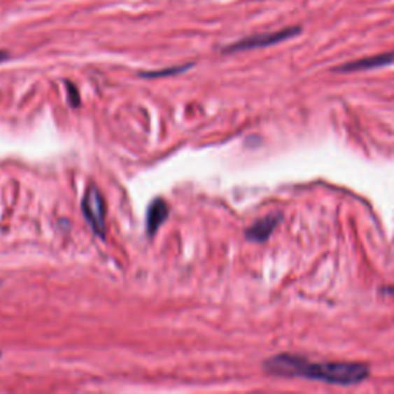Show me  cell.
Returning <instances> with one entry per match:
<instances>
[{"instance_id":"9c48e42d","label":"cell","mask_w":394,"mask_h":394,"mask_svg":"<svg viewBox=\"0 0 394 394\" xmlns=\"http://www.w3.org/2000/svg\"><path fill=\"white\" fill-rule=\"evenodd\" d=\"M6 59H8V52L0 51V62H3V60H6Z\"/></svg>"},{"instance_id":"3957f363","label":"cell","mask_w":394,"mask_h":394,"mask_svg":"<svg viewBox=\"0 0 394 394\" xmlns=\"http://www.w3.org/2000/svg\"><path fill=\"white\" fill-rule=\"evenodd\" d=\"M300 33L299 27H290L283 28L274 33H265V34H256L245 37L242 41H237L223 48V52H239V51H246V50H256V48H265V46H272L276 43H281L283 41L295 37Z\"/></svg>"},{"instance_id":"6da1fadb","label":"cell","mask_w":394,"mask_h":394,"mask_svg":"<svg viewBox=\"0 0 394 394\" xmlns=\"http://www.w3.org/2000/svg\"><path fill=\"white\" fill-rule=\"evenodd\" d=\"M265 372L281 377H305L333 385H356L365 381L370 368L358 362H310L295 354H277L264 364Z\"/></svg>"},{"instance_id":"ba28073f","label":"cell","mask_w":394,"mask_h":394,"mask_svg":"<svg viewBox=\"0 0 394 394\" xmlns=\"http://www.w3.org/2000/svg\"><path fill=\"white\" fill-rule=\"evenodd\" d=\"M68 99H69V104H71L74 108L80 105V97H79V92L73 87L71 83H68Z\"/></svg>"},{"instance_id":"8992f818","label":"cell","mask_w":394,"mask_h":394,"mask_svg":"<svg viewBox=\"0 0 394 394\" xmlns=\"http://www.w3.org/2000/svg\"><path fill=\"white\" fill-rule=\"evenodd\" d=\"M393 62H394V52H385V54H377V56H373V57L353 60V62H350V64H345L342 66L336 68V71H344V73L365 71V69H373V68L390 65V64H393Z\"/></svg>"},{"instance_id":"277c9868","label":"cell","mask_w":394,"mask_h":394,"mask_svg":"<svg viewBox=\"0 0 394 394\" xmlns=\"http://www.w3.org/2000/svg\"><path fill=\"white\" fill-rule=\"evenodd\" d=\"M282 220V214L281 213H273L268 214L265 218L259 219L256 223L245 231V237L248 239L250 242H256V244H262L269 239V236L273 234V231L276 230V227L279 225V222Z\"/></svg>"},{"instance_id":"7a4b0ae2","label":"cell","mask_w":394,"mask_h":394,"mask_svg":"<svg viewBox=\"0 0 394 394\" xmlns=\"http://www.w3.org/2000/svg\"><path fill=\"white\" fill-rule=\"evenodd\" d=\"M82 211L85 219L88 220L91 230L94 231L99 237L105 239L106 236L105 200L94 185H91L87 192H85L82 200Z\"/></svg>"},{"instance_id":"52a82bcc","label":"cell","mask_w":394,"mask_h":394,"mask_svg":"<svg viewBox=\"0 0 394 394\" xmlns=\"http://www.w3.org/2000/svg\"><path fill=\"white\" fill-rule=\"evenodd\" d=\"M192 65H183V66H173V68H167V69H160V71H151V73H141L142 77L145 79H157V77H168V76H176L181 74L183 71H187L188 68H191Z\"/></svg>"},{"instance_id":"30bf717a","label":"cell","mask_w":394,"mask_h":394,"mask_svg":"<svg viewBox=\"0 0 394 394\" xmlns=\"http://www.w3.org/2000/svg\"><path fill=\"white\" fill-rule=\"evenodd\" d=\"M0 358H2V351H0Z\"/></svg>"},{"instance_id":"5b68a950","label":"cell","mask_w":394,"mask_h":394,"mask_svg":"<svg viewBox=\"0 0 394 394\" xmlns=\"http://www.w3.org/2000/svg\"><path fill=\"white\" fill-rule=\"evenodd\" d=\"M169 216V206L164 199L153 200L146 211V233L154 236Z\"/></svg>"}]
</instances>
